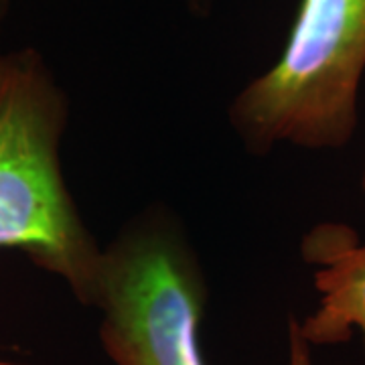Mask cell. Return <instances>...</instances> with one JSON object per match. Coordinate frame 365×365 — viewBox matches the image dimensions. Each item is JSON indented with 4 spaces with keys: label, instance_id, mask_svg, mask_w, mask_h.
<instances>
[{
    "label": "cell",
    "instance_id": "5b68a950",
    "mask_svg": "<svg viewBox=\"0 0 365 365\" xmlns=\"http://www.w3.org/2000/svg\"><path fill=\"white\" fill-rule=\"evenodd\" d=\"M287 365H314L311 345L300 335L299 321L288 319V364Z\"/></svg>",
    "mask_w": 365,
    "mask_h": 365
},
{
    "label": "cell",
    "instance_id": "3957f363",
    "mask_svg": "<svg viewBox=\"0 0 365 365\" xmlns=\"http://www.w3.org/2000/svg\"><path fill=\"white\" fill-rule=\"evenodd\" d=\"M207 282L181 225L165 211L132 220L102 252L91 307L114 365H207Z\"/></svg>",
    "mask_w": 365,
    "mask_h": 365
},
{
    "label": "cell",
    "instance_id": "52a82bcc",
    "mask_svg": "<svg viewBox=\"0 0 365 365\" xmlns=\"http://www.w3.org/2000/svg\"><path fill=\"white\" fill-rule=\"evenodd\" d=\"M0 365H26V364H13V361H0Z\"/></svg>",
    "mask_w": 365,
    "mask_h": 365
},
{
    "label": "cell",
    "instance_id": "ba28073f",
    "mask_svg": "<svg viewBox=\"0 0 365 365\" xmlns=\"http://www.w3.org/2000/svg\"><path fill=\"white\" fill-rule=\"evenodd\" d=\"M361 187H364V191H365V170H364V177H361Z\"/></svg>",
    "mask_w": 365,
    "mask_h": 365
},
{
    "label": "cell",
    "instance_id": "8992f818",
    "mask_svg": "<svg viewBox=\"0 0 365 365\" xmlns=\"http://www.w3.org/2000/svg\"><path fill=\"white\" fill-rule=\"evenodd\" d=\"M13 4L14 0H0V33H2V29L6 25V21H9V14L13 11Z\"/></svg>",
    "mask_w": 365,
    "mask_h": 365
},
{
    "label": "cell",
    "instance_id": "277c9868",
    "mask_svg": "<svg viewBox=\"0 0 365 365\" xmlns=\"http://www.w3.org/2000/svg\"><path fill=\"white\" fill-rule=\"evenodd\" d=\"M300 254L317 266L314 288L319 309L299 321L300 335L311 347L343 345L361 333L365 353V244L343 223H321L302 237Z\"/></svg>",
    "mask_w": 365,
    "mask_h": 365
},
{
    "label": "cell",
    "instance_id": "7a4b0ae2",
    "mask_svg": "<svg viewBox=\"0 0 365 365\" xmlns=\"http://www.w3.org/2000/svg\"><path fill=\"white\" fill-rule=\"evenodd\" d=\"M365 73V0H300L278 61L230 106V122L250 155L278 143L341 150L357 130Z\"/></svg>",
    "mask_w": 365,
    "mask_h": 365
},
{
    "label": "cell",
    "instance_id": "6da1fadb",
    "mask_svg": "<svg viewBox=\"0 0 365 365\" xmlns=\"http://www.w3.org/2000/svg\"><path fill=\"white\" fill-rule=\"evenodd\" d=\"M69 100L43 53H0V250H16L91 307L102 252L67 189Z\"/></svg>",
    "mask_w": 365,
    "mask_h": 365
}]
</instances>
